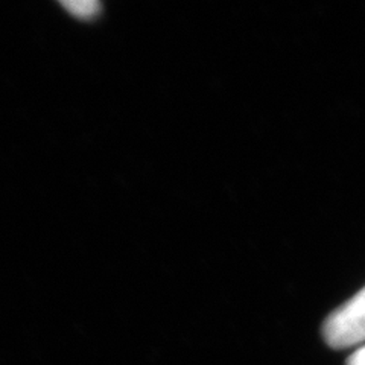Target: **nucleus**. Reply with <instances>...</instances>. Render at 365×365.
<instances>
[{
  "mask_svg": "<svg viewBox=\"0 0 365 365\" xmlns=\"http://www.w3.org/2000/svg\"><path fill=\"white\" fill-rule=\"evenodd\" d=\"M323 336L334 349H347L365 339V288L326 318Z\"/></svg>",
  "mask_w": 365,
  "mask_h": 365,
  "instance_id": "1",
  "label": "nucleus"
},
{
  "mask_svg": "<svg viewBox=\"0 0 365 365\" xmlns=\"http://www.w3.org/2000/svg\"><path fill=\"white\" fill-rule=\"evenodd\" d=\"M347 365H365V347L359 349L349 358Z\"/></svg>",
  "mask_w": 365,
  "mask_h": 365,
  "instance_id": "2",
  "label": "nucleus"
}]
</instances>
